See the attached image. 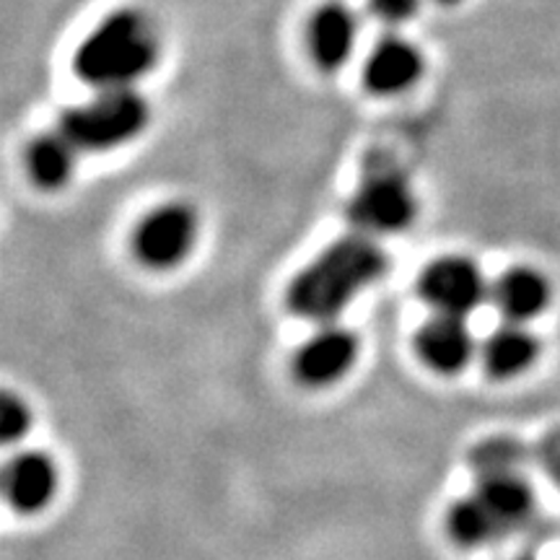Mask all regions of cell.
<instances>
[{
	"mask_svg": "<svg viewBox=\"0 0 560 560\" xmlns=\"http://www.w3.org/2000/svg\"><path fill=\"white\" fill-rule=\"evenodd\" d=\"M387 272V255L374 236L350 234L332 242L285 291V304L301 319L332 322Z\"/></svg>",
	"mask_w": 560,
	"mask_h": 560,
	"instance_id": "cell-1",
	"label": "cell"
},
{
	"mask_svg": "<svg viewBox=\"0 0 560 560\" xmlns=\"http://www.w3.org/2000/svg\"><path fill=\"white\" fill-rule=\"evenodd\" d=\"M161 60L153 21L138 9H117L91 30L73 52V73L94 91L136 89Z\"/></svg>",
	"mask_w": 560,
	"mask_h": 560,
	"instance_id": "cell-2",
	"label": "cell"
},
{
	"mask_svg": "<svg viewBox=\"0 0 560 560\" xmlns=\"http://www.w3.org/2000/svg\"><path fill=\"white\" fill-rule=\"evenodd\" d=\"M151 107L136 89H104L62 112L58 130L81 153H107L143 136Z\"/></svg>",
	"mask_w": 560,
	"mask_h": 560,
	"instance_id": "cell-3",
	"label": "cell"
},
{
	"mask_svg": "<svg viewBox=\"0 0 560 560\" xmlns=\"http://www.w3.org/2000/svg\"><path fill=\"white\" fill-rule=\"evenodd\" d=\"M416 215L418 195L408 174L395 164L369 166L348 202V221L366 236L400 234Z\"/></svg>",
	"mask_w": 560,
	"mask_h": 560,
	"instance_id": "cell-4",
	"label": "cell"
},
{
	"mask_svg": "<svg viewBox=\"0 0 560 560\" xmlns=\"http://www.w3.org/2000/svg\"><path fill=\"white\" fill-rule=\"evenodd\" d=\"M198 213L185 202H166L153 208L136 226L132 252L153 270H170L185 262L198 242Z\"/></svg>",
	"mask_w": 560,
	"mask_h": 560,
	"instance_id": "cell-5",
	"label": "cell"
},
{
	"mask_svg": "<svg viewBox=\"0 0 560 560\" xmlns=\"http://www.w3.org/2000/svg\"><path fill=\"white\" fill-rule=\"evenodd\" d=\"M420 293L439 314L467 317L490 296L478 265L467 257L446 255L433 260L420 276Z\"/></svg>",
	"mask_w": 560,
	"mask_h": 560,
	"instance_id": "cell-6",
	"label": "cell"
},
{
	"mask_svg": "<svg viewBox=\"0 0 560 560\" xmlns=\"http://www.w3.org/2000/svg\"><path fill=\"white\" fill-rule=\"evenodd\" d=\"M355 359H359V338L346 327L327 322L296 350L293 371L310 387H327L340 382L353 369Z\"/></svg>",
	"mask_w": 560,
	"mask_h": 560,
	"instance_id": "cell-7",
	"label": "cell"
},
{
	"mask_svg": "<svg viewBox=\"0 0 560 560\" xmlns=\"http://www.w3.org/2000/svg\"><path fill=\"white\" fill-rule=\"evenodd\" d=\"M425 70L423 52L410 39L382 37L363 62V86L374 96H400L420 81Z\"/></svg>",
	"mask_w": 560,
	"mask_h": 560,
	"instance_id": "cell-8",
	"label": "cell"
},
{
	"mask_svg": "<svg viewBox=\"0 0 560 560\" xmlns=\"http://www.w3.org/2000/svg\"><path fill=\"white\" fill-rule=\"evenodd\" d=\"M359 16L346 3L330 0L319 5L306 26V47H310L314 66L325 73L346 68L359 45Z\"/></svg>",
	"mask_w": 560,
	"mask_h": 560,
	"instance_id": "cell-9",
	"label": "cell"
},
{
	"mask_svg": "<svg viewBox=\"0 0 560 560\" xmlns=\"http://www.w3.org/2000/svg\"><path fill=\"white\" fill-rule=\"evenodd\" d=\"M58 493V467L45 452H19L5 462L3 495L21 514H37Z\"/></svg>",
	"mask_w": 560,
	"mask_h": 560,
	"instance_id": "cell-10",
	"label": "cell"
},
{
	"mask_svg": "<svg viewBox=\"0 0 560 560\" xmlns=\"http://www.w3.org/2000/svg\"><path fill=\"white\" fill-rule=\"evenodd\" d=\"M416 350L429 369L439 374H457L470 363L475 353V338L467 317L436 312L418 330Z\"/></svg>",
	"mask_w": 560,
	"mask_h": 560,
	"instance_id": "cell-11",
	"label": "cell"
},
{
	"mask_svg": "<svg viewBox=\"0 0 560 560\" xmlns=\"http://www.w3.org/2000/svg\"><path fill=\"white\" fill-rule=\"evenodd\" d=\"M490 299L506 322L524 325V322L542 314L545 306L550 304V283L535 268H511L495 280V285L490 289Z\"/></svg>",
	"mask_w": 560,
	"mask_h": 560,
	"instance_id": "cell-12",
	"label": "cell"
},
{
	"mask_svg": "<svg viewBox=\"0 0 560 560\" xmlns=\"http://www.w3.org/2000/svg\"><path fill=\"white\" fill-rule=\"evenodd\" d=\"M537 355H540L537 338L520 322H506L503 327H495L482 342V363L495 380L520 376L537 361Z\"/></svg>",
	"mask_w": 560,
	"mask_h": 560,
	"instance_id": "cell-13",
	"label": "cell"
},
{
	"mask_svg": "<svg viewBox=\"0 0 560 560\" xmlns=\"http://www.w3.org/2000/svg\"><path fill=\"white\" fill-rule=\"evenodd\" d=\"M475 493L486 503L493 520L499 522L503 535L524 527L535 514V493L522 472L514 475H493V478H480Z\"/></svg>",
	"mask_w": 560,
	"mask_h": 560,
	"instance_id": "cell-14",
	"label": "cell"
},
{
	"mask_svg": "<svg viewBox=\"0 0 560 560\" xmlns=\"http://www.w3.org/2000/svg\"><path fill=\"white\" fill-rule=\"evenodd\" d=\"M79 149L60 130L37 136L26 149V172L42 190H60L75 172Z\"/></svg>",
	"mask_w": 560,
	"mask_h": 560,
	"instance_id": "cell-15",
	"label": "cell"
},
{
	"mask_svg": "<svg viewBox=\"0 0 560 560\" xmlns=\"http://www.w3.org/2000/svg\"><path fill=\"white\" fill-rule=\"evenodd\" d=\"M446 527L454 542L465 545V548H480L503 537L499 522L493 520L486 503L480 501L478 493L459 499L446 514Z\"/></svg>",
	"mask_w": 560,
	"mask_h": 560,
	"instance_id": "cell-16",
	"label": "cell"
},
{
	"mask_svg": "<svg viewBox=\"0 0 560 560\" xmlns=\"http://www.w3.org/2000/svg\"><path fill=\"white\" fill-rule=\"evenodd\" d=\"M524 462V446L514 439L499 436L482 441L472 450V467L478 478H493V475L520 472Z\"/></svg>",
	"mask_w": 560,
	"mask_h": 560,
	"instance_id": "cell-17",
	"label": "cell"
},
{
	"mask_svg": "<svg viewBox=\"0 0 560 560\" xmlns=\"http://www.w3.org/2000/svg\"><path fill=\"white\" fill-rule=\"evenodd\" d=\"M32 425V410L30 405L21 400L13 392H5L0 400V433H3L5 444H16L26 436Z\"/></svg>",
	"mask_w": 560,
	"mask_h": 560,
	"instance_id": "cell-18",
	"label": "cell"
},
{
	"mask_svg": "<svg viewBox=\"0 0 560 560\" xmlns=\"http://www.w3.org/2000/svg\"><path fill=\"white\" fill-rule=\"evenodd\" d=\"M423 0H369V11L387 26H402L420 11Z\"/></svg>",
	"mask_w": 560,
	"mask_h": 560,
	"instance_id": "cell-19",
	"label": "cell"
},
{
	"mask_svg": "<svg viewBox=\"0 0 560 560\" xmlns=\"http://www.w3.org/2000/svg\"><path fill=\"white\" fill-rule=\"evenodd\" d=\"M540 462L548 475L560 486V429L550 431L540 444Z\"/></svg>",
	"mask_w": 560,
	"mask_h": 560,
	"instance_id": "cell-20",
	"label": "cell"
},
{
	"mask_svg": "<svg viewBox=\"0 0 560 560\" xmlns=\"http://www.w3.org/2000/svg\"><path fill=\"white\" fill-rule=\"evenodd\" d=\"M433 3H441V5H457L462 0H433Z\"/></svg>",
	"mask_w": 560,
	"mask_h": 560,
	"instance_id": "cell-21",
	"label": "cell"
},
{
	"mask_svg": "<svg viewBox=\"0 0 560 560\" xmlns=\"http://www.w3.org/2000/svg\"><path fill=\"white\" fill-rule=\"evenodd\" d=\"M524 560H527V558H524Z\"/></svg>",
	"mask_w": 560,
	"mask_h": 560,
	"instance_id": "cell-22",
	"label": "cell"
}]
</instances>
